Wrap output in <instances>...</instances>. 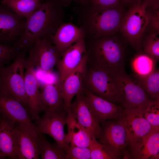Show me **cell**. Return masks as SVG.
<instances>
[{"label": "cell", "instance_id": "14", "mask_svg": "<svg viewBox=\"0 0 159 159\" xmlns=\"http://www.w3.org/2000/svg\"><path fill=\"white\" fill-rule=\"evenodd\" d=\"M100 138L101 143L111 153L119 157L123 152L129 142L126 130L120 124L112 121L104 125Z\"/></svg>", "mask_w": 159, "mask_h": 159}, {"label": "cell", "instance_id": "15", "mask_svg": "<svg viewBox=\"0 0 159 159\" xmlns=\"http://www.w3.org/2000/svg\"><path fill=\"white\" fill-rule=\"evenodd\" d=\"M26 20L6 5H0V43H15L24 30Z\"/></svg>", "mask_w": 159, "mask_h": 159}, {"label": "cell", "instance_id": "11", "mask_svg": "<svg viewBox=\"0 0 159 159\" xmlns=\"http://www.w3.org/2000/svg\"><path fill=\"white\" fill-rule=\"evenodd\" d=\"M24 85L27 98L28 109L32 120H38L39 115L43 111V105L39 91V85L36 76L35 67L31 55L26 59L24 62Z\"/></svg>", "mask_w": 159, "mask_h": 159}, {"label": "cell", "instance_id": "32", "mask_svg": "<svg viewBox=\"0 0 159 159\" xmlns=\"http://www.w3.org/2000/svg\"><path fill=\"white\" fill-rule=\"evenodd\" d=\"M19 51L13 46L0 43V67L14 59Z\"/></svg>", "mask_w": 159, "mask_h": 159}, {"label": "cell", "instance_id": "2", "mask_svg": "<svg viewBox=\"0 0 159 159\" xmlns=\"http://www.w3.org/2000/svg\"><path fill=\"white\" fill-rule=\"evenodd\" d=\"M87 66L112 74L124 70V49L114 35L95 39L89 50Z\"/></svg>", "mask_w": 159, "mask_h": 159}, {"label": "cell", "instance_id": "33", "mask_svg": "<svg viewBox=\"0 0 159 159\" xmlns=\"http://www.w3.org/2000/svg\"><path fill=\"white\" fill-rule=\"evenodd\" d=\"M65 153L66 159H90V150L89 148L70 144Z\"/></svg>", "mask_w": 159, "mask_h": 159}, {"label": "cell", "instance_id": "16", "mask_svg": "<svg viewBox=\"0 0 159 159\" xmlns=\"http://www.w3.org/2000/svg\"><path fill=\"white\" fill-rule=\"evenodd\" d=\"M0 113L10 120L26 124L38 130L23 105L9 93L0 90Z\"/></svg>", "mask_w": 159, "mask_h": 159}, {"label": "cell", "instance_id": "8", "mask_svg": "<svg viewBox=\"0 0 159 159\" xmlns=\"http://www.w3.org/2000/svg\"><path fill=\"white\" fill-rule=\"evenodd\" d=\"M146 105L132 109H125L118 117L117 122L125 128L130 147L153 130L144 115Z\"/></svg>", "mask_w": 159, "mask_h": 159}, {"label": "cell", "instance_id": "12", "mask_svg": "<svg viewBox=\"0 0 159 159\" xmlns=\"http://www.w3.org/2000/svg\"><path fill=\"white\" fill-rule=\"evenodd\" d=\"M52 43L51 40L39 39L29 48V54L37 69L52 72L61 59L62 56Z\"/></svg>", "mask_w": 159, "mask_h": 159}, {"label": "cell", "instance_id": "24", "mask_svg": "<svg viewBox=\"0 0 159 159\" xmlns=\"http://www.w3.org/2000/svg\"><path fill=\"white\" fill-rule=\"evenodd\" d=\"M66 124L68 132L66 135L67 142L70 144L90 148L93 138L78 123L69 109L67 112Z\"/></svg>", "mask_w": 159, "mask_h": 159}, {"label": "cell", "instance_id": "21", "mask_svg": "<svg viewBox=\"0 0 159 159\" xmlns=\"http://www.w3.org/2000/svg\"><path fill=\"white\" fill-rule=\"evenodd\" d=\"M85 98L100 122L118 117L122 113V107L96 95L83 88Z\"/></svg>", "mask_w": 159, "mask_h": 159}, {"label": "cell", "instance_id": "30", "mask_svg": "<svg viewBox=\"0 0 159 159\" xmlns=\"http://www.w3.org/2000/svg\"><path fill=\"white\" fill-rule=\"evenodd\" d=\"M144 115L152 129L159 130V99L153 100L145 106Z\"/></svg>", "mask_w": 159, "mask_h": 159}, {"label": "cell", "instance_id": "10", "mask_svg": "<svg viewBox=\"0 0 159 159\" xmlns=\"http://www.w3.org/2000/svg\"><path fill=\"white\" fill-rule=\"evenodd\" d=\"M83 90L76 95L69 109L78 123L92 137L99 138L101 131L100 122L86 101Z\"/></svg>", "mask_w": 159, "mask_h": 159}, {"label": "cell", "instance_id": "34", "mask_svg": "<svg viewBox=\"0 0 159 159\" xmlns=\"http://www.w3.org/2000/svg\"><path fill=\"white\" fill-rule=\"evenodd\" d=\"M149 8L147 10L146 9L148 21L146 30L148 29L150 33L159 34V8L149 7Z\"/></svg>", "mask_w": 159, "mask_h": 159}, {"label": "cell", "instance_id": "22", "mask_svg": "<svg viewBox=\"0 0 159 159\" xmlns=\"http://www.w3.org/2000/svg\"><path fill=\"white\" fill-rule=\"evenodd\" d=\"M134 159H159V130H152L130 147Z\"/></svg>", "mask_w": 159, "mask_h": 159}, {"label": "cell", "instance_id": "1", "mask_svg": "<svg viewBox=\"0 0 159 159\" xmlns=\"http://www.w3.org/2000/svg\"><path fill=\"white\" fill-rule=\"evenodd\" d=\"M62 13L54 0H46L26 18L24 30L13 46L26 50L38 40H51L62 23Z\"/></svg>", "mask_w": 159, "mask_h": 159}, {"label": "cell", "instance_id": "9", "mask_svg": "<svg viewBox=\"0 0 159 159\" xmlns=\"http://www.w3.org/2000/svg\"><path fill=\"white\" fill-rule=\"evenodd\" d=\"M67 112L64 110L46 112L35 123L39 132L52 137L66 152L70 144L67 142L64 130L66 124Z\"/></svg>", "mask_w": 159, "mask_h": 159}, {"label": "cell", "instance_id": "3", "mask_svg": "<svg viewBox=\"0 0 159 159\" xmlns=\"http://www.w3.org/2000/svg\"><path fill=\"white\" fill-rule=\"evenodd\" d=\"M124 14L119 4L106 7L95 6L88 16L87 34L94 40L114 35L119 32Z\"/></svg>", "mask_w": 159, "mask_h": 159}, {"label": "cell", "instance_id": "28", "mask_svg": "<svg viewBox=\"0 0 159 159\" xmlns=\"http://www.w3.org/2000/svg\"><path fill=\"white\" fill-rule=\"evenodd\" d=\"M40 155L42 159H64L66 153L57 143L49 142L41 133L39 147Z\"/></svg>", "mask_w": 159, "mask_h": 159}, {"label": "cell", "instance_id": "7", "mask_svg": "<svg viewBox=\"0 0 159 159\" xmlns=\"http://www.w3.org/2000/svg\"><path fill=\"white\" fill-rule=\"evenodd\" d=\"M83 88L113 103L118 102L117 86L112 75L86 65L82 79Z\"/></svg>", "mask_w": 159, "mask_h": 159}, {"label": "cell", "instance_id": "20", "mask_svg": "<svg viewBox=\"0 0 159 159\" xmlns=\"http://www.w3.org/2000/svg\"><path fill=\"white\" fill-rule=\"evenodd\" d=\"M82 28H79L72 24H62L51 39L61 55L67 49L85 37Z\"/></svg>", "mask_w": 159, "mask_h": 159}, {"label": "cell", "instance_id": "26", "mask_svg": "<svg viewBox=\"0 0 159 159\" xmlns=\"http://www.w3.org/2000/svg\"><path fill=\"white\" fill-rule=\"evenodd\" d=\"M148 96L155 100L159 99V71L155 69L145 76H133Z\"/></svg>", "mask_w": 159, "mask_h": 159}, {"label": "cell", "instance_id": "19", "mask_svg": "<svg viewBox=\"0 0 159 159\" xmlns=\"http://www.w3.org/2000/svg\"><path fill=\"white\" fill-rule=\"evenodd\" d=\"M88 52L84 55L78 66L61 84L64 110L67 112L74 97L83 90L82 79L85 69Z\"/></svg>", "mask_w": 159, "mask_h": 159}, {"label": "cell", "instance_id": "37", "mask_svg": "<svg viewBox=\"0 0 159 159\" xmlns=\"http://www.w3.org/2000/svg\"><path fill=\"white\" fill-rule=\"evenodd\" d=\"M138 0H122V1L125 3L128 4L132 2H138Z\"/></svg>", "mask_w": 159, "mask_h": 159}, {"label": "cell", "instance_id": "4", "mask_svg": "<svg viewBox=\"0 0 159 159\" xmlns=\"http://www.w3.org/2000/svg\"><path fill=\"white\" fill-rule=\"evenodd\" d=\"M26 51L20 52L10 65L0 67V90L10 94L28 109L24 85Z\"/></svg>", "mask_w": 159, "mask_h": 159}, {"label": "cell", "instance_id": "6", "mask_svg": "<svg viewBox=\"0 0 159 159\" xmlns=\"http://www.w3.org/2000/svg\"><path fill=\"white\" fill-rule=\"evenodd\" d=\"M117 86L118 101L125 109H132L146 105L153 100L133 76L123 70L112 74Z\"/></svg>", "mask_w": 159, "mask_h": 159}, {"label": "cell", "instance_id": "36", "mask_svg": "<svg viewBox=\"0 0 159 159\" xmlns=\"http://www.w3.org/2000/svg\"><path fill=\"white\" fill-rule=\"evenodd\" d=\"M143 4L146 8L148 7L158 8L159 6V0H145Z\"/></svg>", "mask_w": 159, "mask_h": 159}, {"label": "cell", "instance_id": "31", "mask_svg": "<svg viewBox=\"0 0 159 159\" xmlns=\"http://www.w3.org/2000/svg\"><path fill=\"white\" fill-rule=\"evenodd\" d=\"M90 148V159H114L119 158L110 152L103 144L99 143L96 138H93Z\"/></svg>", "mask_w": 159, "mask_h": 159}, {"label": "cell", "instance_id": "25", "mask_svg": "<svg viewBox=\"0 0 159 159\" xmlns=\"http://www.w3.org/2000/svg\"><path fill=\"white\" fill-rule=\"evenodd\" d=\"M4 4L19 17L26 18L41 4L42 0H1Z\"/></svg>", "mask_w": 159, "mask_h": 159}, {"label": "cell", "instance_id": "35", "mask_svg": "<svg viewBox=\"0 0 159 159\" xmlns=\"http://www.w3.org/2000/svg\"><path fill=\"white\" fill-rule=\"evenodd\" d=\"M120 0H92L95 6L109 7L119 4Z\"/></svg>", "mask_w": 159, "mask_h": 159}, {"label": "cell", "instance_id": "29", "mask_svg": "<svg viewBox=\"0 0 159 159\" xmlns=\"http://www.w3.org/2000/svg\"><path fill=\"white\" fill-rule=\"evenodd\" d=\"M159 34L150 33L142 40L143 53L152 57L156 62L159 59Z\"/></svg>", "mask_w": 159, "mask_h": 159}, {"label": "cell", "instance_id": "17", "mask_svg": "<svg viewBox=\"0 0 159 159\" xmlns=\"http://www.w3.org/2000/svg\"><path fill=\"white\" fill-rule=\"evenodd\" d=\"M16 122L0 117V158L19 159Z\"/></svg>", "mask_w": 159, "mask_h": 159}, {"label": "cell", "instance_id": "18", "mask_svg": "<svg viewBox=\"0 0 159 159\" xmlns=\"http://www.w3.org/2000/svg\"><path fill=\"white\" fill-rule=\"evenodd\" d=\"M87 52L84 39L77 42L65 51L57 65L61 84L78 66Z\"/></svg>", "mask_w": 159, "mask_h": 159}, {"label": "cell", "instance_id": "5", "mask_svg": "<svg viewBox=\"0 0 159 159\" xmlns=\"http://www.w3.org/2000/svg\"><path fill=\"white\" fill-rule=\"evenodd\" d=\"M148 21L146 8L140 2L135 3L123 17L119 32L125 41L138 50L142 49Z\"/></svg>", "mask_w": 159, "mask_h": 159}, {"label": "cell", "instance_id": "27", "mask_svg": "<svg viewBox=\"0 0 159 159\" xmlns=\"http://www.w3.org/2000/svg\"><path fill=\"white\" fill-rule=\"evenodd\" d=\"M156 62L153 58L144 53L139 54L132 62L135 74L142 77L148 75L155 69Z\"/></svg>", "mask_w": 159, "mask_h": 159}, {"label": "cell", "instance_id": "38", "mask_svg": "<svg viewBox=\"0 0 159 159\" xmlns=\"http://www.w3.org/2000/svg\"><path fill=\"white\" fill-rule=\"evenodd\" d=\"M0 115H1V114L0 113Z\"/></svg>", "mask_w": 159, "mask_h": 159}, {"label": "cell", "instance_id": "23", "mask_svg": "<svg viewBox=\"0 0 159 159\" xmlns=\"http://www.w3.org/2000/svg\"><path fill=\"white\" fill-rule=\"evenodd\" d=\"M40 97L45 112L64 110L59 81L43 86L40 92Z\"/></svg>", "mask_w": 159, "mask_h": 159}, {"label": "cell", "instance_id": "13", "mask_svg": "<svg viewBox=\"0 0 159 159\" xmlns=\"http://www.w3.org/2000/svg\"><path fill=\"white\" fill-rule=\"evenodd\" d=\"M19 159H38L40 155L41 133L26 124L16 122Z\"/></svg>", "mask_w": 159, "mask_h": 159}]
</instances>
